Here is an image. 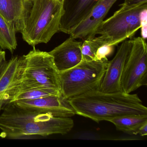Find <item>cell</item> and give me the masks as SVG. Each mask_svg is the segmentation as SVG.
I'll return each instance as SVG.
<instances>
[{"label": "cell", "mask_w": 147, "mask_h": 147, "mask_svg": "<svg viewBox=\"0 0 147 147\" xmlns=\"http://www.w3.org/2000/svg\"><path fill=\"white\" fill-rule=\"evenodd\" d=\"M1 112L0 136L3 138L19 139L55 134L64 135L74 126L71 118L59 117L47 112L22 108L14 103L7 104Z\"/></svg>", "instance_id": "6da1fadb"}, {"label": "cell", "mask_w": 147, "mask_h": 147, "mask_svg": "<svg viewBox=\"0 0 147 147\" xmlns=\"http://www.w3.org/2000/svg\"><path fill=\"white\" fill-rule=\"evenodd\" d=\"M76 114L97 123L127 115H147L137 94L93 90L68 99Z\"/></svg>", "instance_id": "7a4b0ae2"}, {"label": "cell", "mask_w": 147, "mask_h": 147, "mask_svg": "<svg viewBox=\"0 0 147 147\" xmlns=\"http://www.w3.org/2000/svg\"><path fill=\"white\" fill-rule=\"evenodd\" d=\"M39 88L54 89L61 92L59 72L53 57L49 52L34 47L28 54L23 56L19 77L10 90L9 103L18 94Z\"/></svg>", "instance_id": "3957f363"}, {"label": "cell", "mask_w": 147, "mask_h": 147, "mask_svg": "<svg viewBox=\"0 0 147 147\" xmlns=\"http://www.w3.org/2000/svg\"><path fill=\"white\" fill-rule=\"evenodd\" d=\"M64 13V0H32V5L20 33L24 41L34 47L47 43L60 31Z\"/></svg>", "instance_id": "277c9868"}, {"label": "cell", "mask_w": 147, "mask_h": 147, "mask_svg": "<svg viewBox=\"0 0 147 147\" xmlns=\"http://www.w3.org/2000/svg\"><path fill=\"white\" fill-rule=\"evenodd\" d=\"M107 58L81 60L76 66L59 72L61 92L64 98L98 90L108 65Z\"/></svg>", "instance_id": "5b68a950"}, {"label": "cell", "mask_w": 147, "mask_h": 147, "mask_svg": "<svg viewBox=\"0 0 147 147\" xmlns=\"http://www.w3.org/2000/svg\"><path fill=\"white\" fill-rule=\"evenodd\" d=\"M113 15L101 23L97 32L114 46L133 37L141 28L140 14L147 8V3L128 5L123 3Z\"/></svg>", "instance_id": "8992f818"}, {"label": "cell", "mask_w": 147, "mask_h": 147, "mask_svg": "<svg viewBox=\"0 0 147 147\" xmlns=\"http://www.w3.org/2000/svg\"><path fill=\"white\" fill-rule=\"evenodd\" d=\"M131 49L121 80L122 92L130 94L147 84V45L141 37L130 38Z\"/></svg>", "instance_id": "52a82bcc"}, {"label": "cell", "mask_w": 147, "mask_h": 147, "mask_svg": "<svg viewBox=\"0 0 147 147\" xmlns=\"http://www.w3.org/2000/svg\"><path fill=\"white\" fill-rule=\"evenodd\" d=\"M130 49V40L121 43L113 59L108 62L99 91L107 93L122 92L121 77Z\"/></svg>", "instance_id": "ba28073f"}, {"label": "cell", "mask_w": 147, "mask_h": 147, "mask_svg": "<svg viewBox=\"0 0 147 147\" xmlns=\"http://www.w3.org/2000/svg\"><path fill=\"white\" fill-rule=\"evenodd\" d=\"M117 1L99 0L86 18L72 29L68 35L75 39L82 40L96 36L101 23Z\"/></svg>", "instance_id": "9c48e42d"}, {"label": "cell", "mask_w": 147, "mask_h": 147, "mask_svg": "<svg viewBox=\"0 0 147 147\" xmlns=\"http://www.w3.org/2000/svg\"><path fill=\"white\" fill-rule=\"evenodd\" d=\"M16 105L26 109L47 112L59 117L70 118L76 114L68 99L62 95H52L32 100L15 101Z\"/></svg>", "instance_id": "30bf717a"}, {"label": "cell", "mask_w": 147, "mask_h": 147, "mask_svg": "<svg viewBox=\"0 0 147 147\" xmlns=\"http://www.w3.org/2000/svg\"><path fill=\"white\" fill-rule=\"evenodd\" d=\"M99 0H64V13L60 31L69 34L91 12Z\"/></svg>", "instance_id": "8fae6325"}, {"label": "cell", "mask_w": 147, "mask_h": 147, "mask_svg": "<svg viewBox=\"0 0 147 147\" xmlns=\"http://www.w3.org/2000/svg\"><path fill=\"white\" fill-rule=\"evenodd\" d=\"M82 42L69 36L64 42L49 52L59 72L71 68L82 60Z\"/></svg>", "instance_id": "7c38bea8"}, {"label": "cell", "mask_w": 147, "mask_h": 147, "mask_svg": "<svg viewBox=\"0 0 147 147\" xmlns=\"http://www.w3.org/2000/svg\"><path fill=\"white\" fill-rule=\"evenodd\" d=\"M32 5V0H0V13L20 32Z\"/></svg>", "instance_id": "4fadbf2b"}, {"label": "cell", "mask_w": 147, "mask_h": 147, "mask_svg": "<svg viewBox=\"0 0 147 147\" xmlns=\"http://www.w3.org/2000/svg\"><path fill=\"white\" fill-rule=\"evenodd\" d=\"M22 58L18 56L12 57L0 75V114L9 103L10 90L18 79Z\"/></svg>", "instance_id": "5bb4252c"}, {"label": "cell", "mask_w": 147, "mask_h": 147, "mask_svg": "<svg viewBox=\"0 0 147 147\" xmlns=\"http://www.w3.org/2000/svg\"><path fill=\"white\" fill-rule=\"evenodd\" d=\"M117 129L131 135L138 134L141 126L147 122V115H127L111 119Z\"/></svg>", "instance_id": "9a60e30c"}, {"label": "cell", "mask_w": 147, "mask_h": 147, "mask_svg": "<svg viewBox=\"0 0 147 147\" xmlns=\"http://www.w3.org/2000/svg\"><path fill=\"white\" fill-rule=\"evenodd\" d=\"M16 31L10 23L0 13V47L12 53L18 46Z\"/></svg>", "instance_id": "2e32d148"}, {"label": "cell", "mask_w": 147, "mask_h": 147, "mask_svg": "<svg viewBox=\"0 0 147 147\" xmlns=\"http://www.w3.org/2000/svg\"><path fill=\"white\" fill-rule=\"evenodd\" d=\"M107 43L106 40L100 36L83 40L81 45L82 60H95V55L98 48Z\"/></svg>", "instance_id": "e0dca14e"}, {"label": "cell", "mask_w": 147, "mask_h": 147, "mask_svg": "<svg viewBox=\"0 0 147 147\" xmlns=\"http://www.w3.org/2000/svg\"><path fill=\"white\" fill-rule=\"evenodd\" d=\"M52 95L61 96L62 94L61 92L54 89L41 88H31L15 95L10 100L9 103H13L18 100L35 99Z\"/></svg>", "instance_id": "ac0fdd59"}, {"label": "cell", "mask_w": 147, "mask_h": 147, "mask_svg": "<svg viewBox=\"0 0 147 147\" xmlns=\"http://www.w3.org/2000/svg\"><path fill=\"white\" fill-rule=\"evenodd\" d=\"M115 46L107 43L100 47L97 50L95 57V60H101L107 58V57L111 55L114 50Z\"/></svg>", "instance_id": "d6986e66"}, {"label": "cell", "mask_w": 147, "mask_h": 147, "mask_svg": "<svg viewBox=\"0 0 147 147\" xmlns=\"http://www.w3.org/2000/svg\"><path fill=\"white\" fill-rule=\"evenodd\" d=\"M140 21L141 37L145 40L147 36V8L144 9L140 13Z\"/></svg>", "instance_id": "ffe728a7"}, {"label": "cell", "mask_w": 147, "mask_h": 147, "mask_svg": "<svg viewBox=\"0 0 147 147\" xmlns=\"http://www.w3.org/2000/svg\"><path fill=\"white\" fill-rule=\"evenodd\" d=\"M5 51L0 50V75L3 72L7 64Z\"/></svg>", "instance_id": "44dd1931"}, {"label": "cell", "mask_w": 147, "mask_h": 147, "mask_svg": "<svg viewBox=\"0 0 147 147\" xmlns=\"http://www.w3.org/2000/svg\"><path fill=\"white\" fill-rule=\"evenodd\" d=\"M123 3L128 5H137L142 3H147V0H124Z\"/></svg>", "instance_id": "7402d4cb"}, {"label": "cell", "mask_w": 147, "mask_h": 147, "mask_svg": "<svg viewBox=\"0 0 147 147\" xmlns=\"http://www.w3.org/2000/svg\"><path fill=\"white\" fill-rule=\"evenodd\" d=\"M138 134L141 136H145L147 135V122L144 123L140 127L138 130Z\"/></svg>", "instance_id": "603a6c76"}]
</instances>
